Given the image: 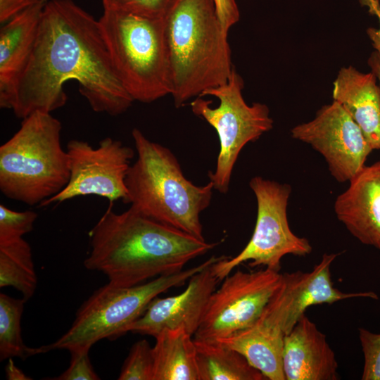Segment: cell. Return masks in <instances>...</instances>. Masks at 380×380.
<instances>
[{
    "label": "cell",
    "instance_id": "cell-15",
    "mask_svg": "<svg viewBox=\"0 0 380 380\" xmlns=\"http://www.w3.org/2000/svg\"><path fill=\"white\" fill-rule=\"evenodd\" d=\"M336 199V217L361 243L380 250V161L363 168Z\"/></svg>",
    "mask_w": 380,
    "mask_h": 380
},
{
    "label": "cell",
    "instance_id": "cell-17",
    "mask_svg": "<svg viewBox=\"0 0 380 380\" xmlns=\"http://www.w3.org/2000/svg\"><path fill=\"white\" fill-rule=\"evenodd\" d=\"M48 1L32 6L4 24L0 30V107L11 108L14 90L34 46Z\"/></svg>",
    "mask_w": 380,
    "mask_h": 380
},
{
    "label": "cell",
    "instance_id": "cell-31",
    "mask_svg": "<svg viewBox=\"0 0 380 380\" xmlns=\"http://www.w3.org/2000/svg\"><path fill=\"white\" fill-rule=\"evenodd\" d=\"M361 2L369 7V11L376 15L379 19V28L369 27L367 30V33L370 39L372 46L376 51L380 52V5L378 0H360Z\"/></svg>",
    "mask_w": 380,
    "mask_h": 380
},
{
    "label": "cell",
    "instance_id": "cell-18",
    "mask_svg": "<svg viewBox=\"0 0 380 380\" xmlns=\"http://www.w3.org/2000/svg\"><path fill=\"white\" fill-rule=\"evenodd\" d=\"M371 72L342 68L333 83L332 97L362 130L373 150L380 149V86Z\"/></svg>",
    "mask_w": 380,
    "mask_h": 380
},
{
    "label": "cell",
    "instance_id": "cell-19",
    "mask_svg": "<svg viewBox=\"0 0 380 380\" xmlns=\"http://www.w3.org/2000/svg\"><path fill=\"white\" fill-rule=\"evenodd\" d=\"M338 255L325 253L312 271H298L296 289L286 321L284 331L289 333L308 307L334 303L353 298L377 299L374 292L346 293L334 286L330 267Z\"/></svg>",
    "mask_w": 380,
    "mask_h": 380
},
{
    "label": "cell",
    "instance_id": "cell-28",
    "mask_svg": "<svg viewBox=\"0 0 380 380\" xmlns=\"http://www.w3.org/2000/svg\"><path fill=\"white\" fill-rule=\"evenodd\" d=\"M89 350L70 351L71 358L69 367L54 380H98L99 376L95 372L89 357Z\"/></svg>",
    "mask_w": 380,
    "mask_h": 380
},
{
    "label": "cell",
    "instance_id": "cell-20",
    "mask_svg": "<svg viewBox=\"0 0 380 380\" xmlns=\"http://www.w3.org/2000/svg\"><path fill=\"white\" fill-rule=\"evenodd\" d=\"M184 328L165 329L155 337L153 380H198L196 349Z\"/></svg>",
    "mask_w": 380,
    "mask_h": 380
},
{
    "label": "cell",
    "instance_id": "cell-23",
    "mask_svg": "<svg viewBox=\"0 0 380 380\" xmlns=\"http://www.w3.org/2000/svg\"><path fill=\"white\" fill-rule=\"evenodd\" d=\"M26 300L0 293V360L20 357L25 360L32 355L46 353L44 346H27L21 335V317Z\"/></svg>",
    "mask_w": 380,
    "mask_h": 380
},
{
    "label": "cell",
    "instance_id": "cell-32",
    "mask_svg": "<svg viewBox=\"0 0 380 380\" xmlns=\"http://www.w3.org/2000/svg\"><path fill=\"white\" fill-rule=\"evenodd\" d=\"M9 361L6 367V378L9 380H28L32 379L30 377L25 375V374L19 368H18L11 358L8 359Z\"/></svg>",
    "mask_w": 380,
    "mask_h": 380
},
{
    "label": "cell",
    "instance_id": "cell-21",
    "mask_svg": "<svg viewBox=\"0 0 380 380\" xmlns=\"http://www.w3.org/2000/svg\"><path fill=\"white\" fill-rule=\"evenodd\" d=\"M198 380H264L240 353L218 341L194 339Z\"/></svg>",
    "mask_w": 380,
    "mask_h": 380
},
{
    "label": "cell",
    "instance_id": "cell-30",
    "mask_svg": "<svg viewBox=\"0 0 380 380\" xmlns=\"http://www.w3.org/2000/svg\"><path fill=\"white\" fill-rule=\"evenodd\" d=\"M48 0H0V23L5 24L25 9Z\"/></svg>",
    "mask_w": 380,
    "mask_h": 380
},
{
    "label": "cell",
    "instance_id": "cell-25",
    "mask_svg": "<svg viewBox=\"0 0 380 380\" xmlns=\"http://www.w3.org/2000/svg\"><path fill=\"white\" fill-rule=\"evenodd\" d=\"M37 216V213L32 210L15 211L1 204L0 241L21 238L30 232Z\"/></svg>",
    "mask_w": 380,
    "mask_h": 380
},
{
    "label": "cell",
    "instance_id": "cell-29",
    "mask_svg": "<svg viewBox=\"0 0 380 380\" xmlns=\"http://www.w3.org/2000/svg\"><path fill=\"white\" fill-rule=\"evenodd\" d=\"M220 20L229 32L230 27L236 23L240 18V13L235 0H214Z\"/></svg>",
    "mask_w": 380,
    "mask_h": 380
},
{
    "label": "cell",
    "instance_id": "cell-14",
    "mask_svg": "<svg viewBox=\"0 0 380 380\" xmlns=\"http://www.w3.org/2000/svg\"><path fill=\"white\" fill-rule=\"evenodd\" d=\"M214 264L192 276L182 293L155 298L141 316L129 326L128 331L156 336L165 329L183 327L194 335L209 298L220 281L213 270Z\"/></svg>",
    "mask_w": 380,
    "mask_h": 380
},
{
    "label": "cell",
    "instance_id": "cell-8",
    "mask_svg": "<svg viewBox=\"0 0 380 380\" xmlns=\"http://www.w3.org/2000/svg\"><path fill=\"white\" fill-rule=\"evenodd\" d=\"M244 82L234 67L228 81L205 91L191 102L192 112L217 132L220 152L215 170L208 172L214 189L226 194L239 154L248 142L258 140L273 127L268 106L248 105L242 95Z\"/></svg>",
    "mask_w": 380,
    "mask_h": 380
},
{
    "label": "cell",
    "instance_id": "cell-27",
    "mask_svg": "<svg viewBox=\"0 0 380 380\" xmlns=\"http://www.w3.org/2000/svg\"><path fill=\"white\" fill-rule=\"evenodd\" d=\"M359 338L364 354L362 380H380V334L359 329Z\"/></svg>",
    "mask_w": 380,
    "mask_h": 380
},
{
    "label": "cell",
    "instance_id": "cell-22",
    "mask_svg": "<svg viewBox=\"0 0 380 380\" xmlns=\"http://www.w3.org/2000/svg\"><path fill=\"white\" fill-rule=\"evenodd\" d=\"M37 286L30 244L23 237L0 241V287L16 289L27 301L34 295Z\"/></svg>",
    "mask_w": 380,
    "mask_h": 380
},
{
    "label": "cell",
    "instance_id": "cell-7",
    "mask_svg": "<svg viewBox=\"0 0 380 380\" xmlns=\"http://www.w3.org/2000/svg\"><path fill=\"white\" fill-rule=\"evenodd\" d=\"M223 257L213 255L189 269L132 286H118L108 282L82 304L71 327L61 337L44 346L46 351L89 350L100 340L122 336L158 295L184 285L195 274Z\"/></svg>",
    "mask_w": 380,
    "mask_h": 380
},
{
    "label": "cell",
    "instance_id": "cell-2",
    "mask_svg": "<svg viewBox=\"0 0 380 380\" xmlns=\"http://www.w3.org/2000/svg\"><path fill=\"white\" fill-rule=\"evenodd\" d=\"M113 202L90 230L84 265L105 274L109 283L132 286L183 270L217 243H208L135 210L117 213Z\"/></svg>",
    "mask_w": 380,
    "mask_h": 380
},
{
    "label": "cell",
    "instance_id": "cell-10",
    "mask_svg": "<svg viewBox=\"0 0 380 380\" xmlns=\"http://www.w3.org/2000/svg\"><path fill=\"white\" fill-rule=\"evenodd\" d=\"M268 268L227 276L210 296L194 339L215 341L252 325L281 281Z\"/></svg>",
    "mask_w": 380,
    "mask_h": 380
},
{
    "label": "cell",
    "instance_id": "cell-4",
    "mask_svg": "<svg viewBox=\"0 0 380 380\" xmlns=\"http://www.w3.org/2000/svg\"><path fill=\"white\" fill-rule=\"evenodd\" d=\"M137 158L127 172L126 203L158 222L204 239L200 214L212 199V182L197 186L184 175L180 164L167 147L133 129Z\"/></svg>",
    "mask_w": 380,
    "mask_h": 380
},
{
    "label": "cell",
    "instance_id": "cell-16",
    "mask_svg": "<svg viewBox=\"0 0 380 380\" xmlns=\"http://www.w3.org/2000/svg\"><path fill=\"white\" fill-rule=\"evenodd\" d=\"M286 380H337L338 362L326 336L303 315L284 340Z\"/></svg>",
    "mask_w": 380,
    "mask_h": 380
},
{
    "label": "cell",
    "instance_id": "cell-11",
    "mask_svg": "<svg viewBox=\"0 0 380 380\" xmlns=\"http://www.w3.org/2000/svg\"><path fill=\"white\" fill-rule=\"evenodd\" d=\"M70 160V179L64 189L42 203L46 206L78 196H97L109 202L126 203L125 179L134 151L120 141L106 137L96 148L82 140L72 139L66 149Z\"/></svg>",
    "mask_w": 380,
    "mask_h": 380
},
{
    "label": "cell",
    "instance_id": "cell-24",
    "mask_svg": "<svg viewBox=\"0 0 380 380\" xmlns=\"http://www.w3.org/2000/svg\"><path fill=\"white\" fill-rule=\"evenodd\" d=\"M153 347L142 339L132 346L118 379L153 380Z\"/></svg>",
    "mask_w": 380,
    "mask_h": 380
},
{
    "label": "cell",
    "instance_id": "cell-1",
    "mask_svg": "<svg viewBox=\"0 0 380 380\" xmlns=\"http://www.w3.org/2000/svg\"><path fill=\"white\" fill-rule=\"evenodd\" d=\"M79 83L96 113L117 116L134 100L113 67L99 20L72 0H48L29 61L16 84L11 109L24 119L64 106L63 85Z\"/></svg>",
    "mask_w": 380,
    "mask_h": 380
},
{
    "label": "cell",
    "instance_id": "cell-6",
    "mask_svg": "<svg viewBox=\"0 0 380 380\" xmlns=\"http://www.w3.org/2000/svg\"><path fill=\"white\" fill-rule=\"evenodd\" d=\"M100 30L115 73L134 101L171 94L164 18L104 11Z\"/></svg>",
    "mask_w": 380,
    "mask_h": 380
},
{
    "label": "cell",
    "instance_id": "cell-12",
    "mask_svg": "<svg viewBox=\"0 0 380 380\" xmlns=\"http://www.w3.org/2000/svg\"><path fill=\"white\" fill-rule=\"evenodd\" d=\"M291 137L319 152L340 182L352 179L373 151L359 126L334 101L322 106L312 120L292 128Z\"/></svg>",
    "mask_w": 380,
    "mask_h": 380
},
{
    "label": "cell",
    "instance_id": "cell-13",
    "mask_svg": "<svg viewBox=\"0 0 380 380\" xmlns=\"http://www.w3.org/2000/svg\"><path fill=\"white\" fill-rule=\"evenodd\" d=\"M297 279L298 272L282 274L279 286L254 323L215 341L242 354L267 379L286 380L282 367L284 327Z\"/></svg>",
    "mask_w": 380,
    "mask_h": 380
},
{
    "label": "cell",
    "instance_id": "cell-9",
    "mask_svg": "<svg viewBox=\"0 0 380 380\" xmlns=\"http://www.w3.org/2000/svg\"><path fill=\"white\" fill-rule=\"evenodd\" d=\"M249 186L257 201L255 229L249 242L238 255L225 256L213 265L220 281L246 262L253 267L265 266L279 272L284 255L305 256L312 251L309 241L293 234L289 224L287 205L291 186L259 176L253 177Z\"/></svg>",
    "mask_w": 380,
    "mask_h": 380
},
{
    "label": "cell",
    "instance_id": "cell-5",
    "mask_svg": "<svg viewBox=\"0 0 380 380\" xmlns=\"http://www.w3.org/2000/svg\"><path fill=\"white\" fill-rule=\"evenodd\" d=\"M61 122L36 111L0 146V190L29 205L56 195L70 179V160L61 145Z\"/></svg>",
    "mask_w": 380,
    "mask_h": 380
},
{
    "label": "cell",
    "instance_id": "cell-3",
    "mask_svg": "<svg viewBox=\"0 0 380 380\" xmlns=\"http://www.w3.org/2000/svg\"><path fill=\"white\" fill-rule=\"evenodd\" d=\"M175 106L226 83L234 68L214 0H175L164 17Z\"/></svg>",
    "mask_w": 380,
    "mask_h": 380
},
{
    "label": "cell",
    "instance_id": "cell-33",
    "mask_svg": "<svg viewBox=\"0 0 380 380\" xmlns=\"http://www.w3.org/2000/svg\"><path fill=\"white\" fill-rule=\"evenodd\" d=\"M368 65L372 72L375 75L380 84V52H372L368 59Z\"/></svg>",
    "mask_w": 380,
    "mask_h": 380
},
{
    "label": "cell",
    "instance_id": "cell-26",
    "mask_svg": "<svg viewBox=\"0 0 380 380\" xmlns=\"http://www.w3.org/2000/svg\"><path fill=\"white\" fill-rule=\"evenodd\" d=\"M104 11L164 18L175 0H101Z\"/></svg>",
    "mask_w": 380,
    "mask_h": 380
}]
</instances>
